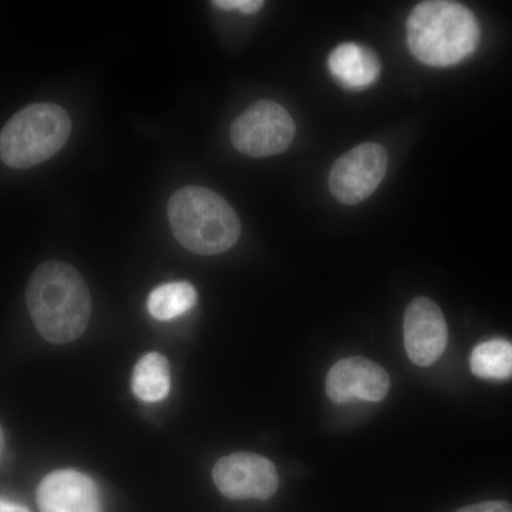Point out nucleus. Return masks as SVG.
Listing matches in <instances>:
<instances>
[{"instance_id":"obj_1","label":"nucleus","mask_w":512,"mask_h":512,"mask_svg":"<svg viewBox=\"0 0 512 512\" xmlns=\"http://www.w3.org/2000/svg\"><path fill=\"white\" fill-rule=\"evenodd\" d=\"M26 303L37 332L53 345L83 335L92 316V296L83 276L62 261H47L33 272Z\"/></svg>"},{"instance_id":"obj_2","label":"nucleus","mask_w":512,"mask_h":512,"mask_svg":"<svg viewBox=\"0 0 512 512\" xmlns=\"http://www.w3.org/2000/svg\"><path fill=\"white\" fill-rule=\"evenodd\" d=\"M480 42L476 16L461 3L430 0L407 19V45L419 62L448 67L473 55Z\"/></svg>"},{"instance_id":"obj_3","label":"nucleus","mask_w":512,"mask_h":512,"mask_svg":"<svg viewBox=\"0 0 512 512\" xmlns=\"http://www.w3.org/2000/svg\"><path fill=\"white\" fill-rule=\"evenodd\" d=\"M168 220L175 239L197 255L227 252L241 237V221L234 208L210 188L175 191L168 201Z\"/></svg>"},{"instance_id":"obj_4","label":"nucleus","mask_w":512,"mask_h":512,"mask_svg":"<svg viewBox=\"0 0 512 512\" xmlns=\"http://www.w3.org/2000/svg\"><path fill=\"white\" fill-rule=\"evenodd\" d=\"M72 134V120L53 103L30 104L0 131V160L10 168L36 167L56 156Z\"/></svg>"},{"instance_id":"obj_5","label":"nucleus","mask_w":512,"mask_h":512,"mask_svg":"<svg viewBox=\"0 0 512 512\" xmlns=\"http://www.w3.org/2000/svg\"><path fill=\"white\" fill-rule=\"evenodd\" d=\"M295 134L291 114L272 100L256 101L231 126L234 147L239 153L255 158L284 153Z\"/></svg>"},{"instance_id":"obj_6","label":"nucleus","mask_w":512,"mask_h":512,"mask_svg":"<svg viewBox=\"0 0 512 512\" xmlns=\"http://www.w3.org/2000/svg\"><path fill=\"white\" fill-rule=\"evenodd\" d=\"M386 150L376 143H363L340 157L330 171V191L336 200L355 205L369 198L387 171Z\"/></svg>"},{"instance_id":"obj_7","label":"nucleus","mask_w":512,"mask_h":512,"mask_svg":"<svg viewBox=\"0 0 512 512\" xmlns=\"http://www.w3.org/2000/svg\"><path fill=\"white\" fill-rule=\"evenodd\" d=\"M212 478L229 500H268L278 491V471L268 458L234 453L215 464Z\"/></svg>"},{"instance_id":"obj_8","label":"nucleus","mask_w":512,"mask_h":512,"mask_svg":"<svg viewBox=\"0 0 512 512\" xmlns=\"http://www.w3.org/2000/svg\"><path fill=\"white\" fill-rule=\"evenodd\" d=\"M447 323L443 312L429 298H416L404 316V346L414 365L429 367L447 346Z\"/></svg>"},{"instance_id":"obj_9","label":"nucleus","mask_w":512,"mask_h":512,"mask_svg":"<svg viewBox=\"0 0 512 512\" xmlns=\"http://www.w3.org/2000/svg\"><path fill=\"white\" fill-rule=\"evenodd\" d=\"M390 389L386 370L365 357H348L330 369L326 377V393L336 404L353 400L382 402Z\"/></svg>"},{"instance_id":"obj_10","label":"nucleus","mask_w":512,"mask_h":512,"mask_svg":"<svg viewBox=\"0 0 512 512\" xmlns=\"http://www.w3.org/2000/svg\"><path fill=\"white\" fill-rule=\"evenodd\" d=\"M40 512H101L99 488L76 470L47 474L37 488Z\"/></svg>"},{"instance_id":"obj_11","label":"nucleus","mask_w":512,"mask_h":512,"mask_svg":"<svg viewBox=\"0 0 512 512\" xmlns=\"http://www.w3.org/2000/svg\"><path fill=\"white\" fill-rule=\"evenodd\" d=\"M329 72L343 87L363 90L377 82L380 76L379 59L369 47L343 43L329 56Z\"/></svg>"},{"instance_id":"obj_12","label":"nucleus","mask_w":512,"mask_h":512,"mask_svg":"<svg viewBox=\"0 0 512 512\" xmlns=\"http://www.w3.org/2000/svg\"><path fill=\"white\" fill-rule=\"evenodd\" d=\"M131 387L141 402L157 403L164 400L171 390L168 360L157 352L147 353L141 357L134 367Z\"/></svg>"},{"instance_id":"obj_13","label":"nucleus","mask_w":512,"mask_h":512,"mask_svg":"<svg viewBox=\"0 0 512 512\" xmlns=\"http://www.w3.org/2000/svg\"><path fill=\"white\" fill-rule=\"evenodd\" d=\"M471 372L487 380H507L512 377V342L491 339L481 343L471 353Z\"/></svg>"},{"instance_id":"obj_14","label":"nucleus","mask_w":512,"mask_h":512,"mask_svg":"<svg viewBox=\"0 0 512 512\" xmlns=\"http://www.w3.org/2000/svg\"><path fill=\"white\" fill-rule=\"evenodd\" d=\"M197 303V291L188 282H170L158 286L148 296L147 308L157 320H171L191 311Z\"/></svg>"},{"instance_id":"obj_15","label":"nucleus","mask_w":512,"mask_h":512,"mask_svg":"<svg viewBox=\"0 0 512 512\" xmlns=\"http://www.w3.org/2000/svg\"><path fill=\"white\" fill-rule=\"evenodd\" d=\"M212 5L222 10H239L245 15H254L264 8V2L261 0H215Z\"/></svg>"},{"instance_id":"obj_16","label":"nucleus","mask_w":512,"mask_h":512,"mask_svg":"<svg viewBox=\"0 0 512 512\" xmlns=\"http://www.w3.org/2000/svg\"><path fill=\"white\" fill-rule=\"evenodd\" d=\"M457 512H512V505L505 501H485V503L468 505Z\"/></svg>"},{"instance_id":"obj_17","label":"nucleus","mask_w":512,"mask_h":512,"mask_svg":"<svg viewBox=\"0 0 512 512\" xmlns=\"http://www.w3.org/2000/svg\"><path fill=\"white\" fill-rule=\"evenodd\" d=\"M0 512H32L25 505L12 503V501L2 500L0 498Z\"/></svg>"}]
</instances>
